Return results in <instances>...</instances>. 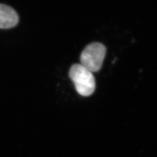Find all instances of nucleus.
Returning a JSON list of instances; mask_svg holds the SVG:
<instances>
[{
    "label": "nucleus",
    "mask_w": 157,
    "mask_h": 157,
    "mask_svg": "<svg viewBox=\"0 0 157 157\" xmlns=\"http://www.w3.org/2000/svg\"><path fill=\"white\" fill-rule=\"evenodd\" d=\"M19 16L10 6L0 4V29H8L17 26Z\"/></svg>",
    "instance_id": "7ed1b4c3"
},
{
    "label": "nucleus",
    "mask_w": 157,
    "mask_h": 157,
    "mask_svg": "<svg viewBox=\"0 0 157 157\" xmlns=\"http://www.w3.org/2000/svg\"><path fill=\"white\" fill-rule=\"evenodd\" d=\"M106 48L99 43L87 45L80 56L81 65L91 73L100 70L106 54Z\"/></svg>",
    "instance_id": "f03ea898"
},
{
    "label": "nucleus",
    "mask_w": 157,
    "mask_h": 157,
    "mask_svg": "<svg viewBox=\"0 0 157 157\" xmlns=\"http://www.w3.org/2000/svg\"><path fill=\"white\" fill-rule=\"evenodd\" d=\"M69 76L80 95L88 97L94 93L95 78L93 73L81 64L73 65L69 70Z\"/></svg>",
    "instance_id": "f257e3e1"
}]
</instances>
